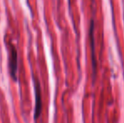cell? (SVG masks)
<instances>
[{
	"mask_svg": "<svg viewBox=\"0 0 124 123\" xmlns=\"http://www.w3.org/2000/svg\"><path fill=\"white\" fill-rule=\"evenodd\" d=\"M32 81L35 90V110L34 120L36 121L40 117L42 110V100H41V89L39 79L35 74H32Z\"/></svg>",
	"mask_w": 124,
	"mask_h": 123,
	"instance_id": "6da1fadb",
	"label": "cell"
},
{
	"mask_svg": "<svg viewBox=\"0 0 124 123\" xmlns=\"http://www.w3.org/2000/svg\"><path fill=\"white\" fill-rule=\"evenodd\" d=\"M8 70L10 77L15 82H17L18 72V52L14 44L9 43V56H8Z\"/></svg>",
	"mask_w": 124,
	"mask_h": 123,
	"instance_id": "7a4b0ae2",
	"label": "cell"
}]
</instances>
